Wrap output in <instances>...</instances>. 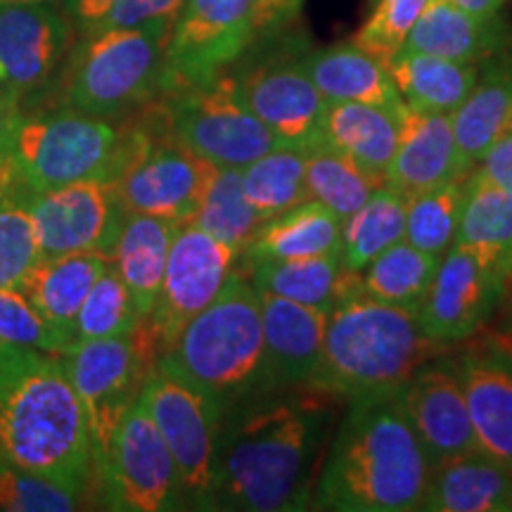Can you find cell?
Returning <instances> with one entry per match:
<instances>
[{
	"label": "cell",
	"mask_w": 512,
	"mask_h": 512,
	"mask_svg": "<svg viewBox=\"0 0 512 512\" xmlns=\"http://www.w3.org/2000/svg\"><path fill=\"white\" fill-rule=\"evenodd\" d=\"M432 463L394 392L347 403L332 432L311 510H420Z\"/></svg>",
	"instance_id": "2"
},
{
	"label": "cell",
	"mask_w": 512,
	"mask_h": 512,
	"mask_svg": "<svg viewBox=\"0 0 512 512\" xmlns=\"http://www.w3.org/2000/svg\"><path fill=\"white\" fill-rule=\"evenodd\" d=\"M112 5L114 0H62V8L72 19L76 36L91 34Z\"/></svg>",
	"instance_id": "47"
},
{
	"label": "cell",
	"mask_w": 512,
	"mask_h": 512,
	"mask_svg": "<svg viewBox=\"0 0 512 512\" xmlns=\"http://www.w3.org/2000/svg\"><path fill=\"white\" fill-rule=\"evenodd\" d=\"M479 451L512 472V342L491 335L453 358Z\"/></svg>",
	"instance_id": "20"
},
{
	"label": "cell",
	"mask_w": 512,
	"mask_h": 512,
	"mask_svg": "<svg viewBox=\"0 0 512 512\" xmlns=\"http://www.w3.org/2000/svg\"><path fill=\"white\" fill-rule=\"evenodd\" d=\"M0 458L83 498L95 489L86 413L57 354L0 344Z\"/></svg>",
	"instance_id": "3"
},
{
	"label": "cell",
	"mask_w": 512,
	"mask_h": 512,
	"mask_svg": "<svg viewBox=\"0 0 512 512\" xmlns=\"http://www.w3.org/2000/svg\"><path fill=\"white\" fill-rule=\"evenodd\" d=\"M83 496L53 479L36 475L0 458V510L5 512H72Z\"/></svg>",
	"instance_id": "42"
},
{
	"label": "cell",
	"mask_w": 512,
	"mask_h": 512,
	"mask_svg": "<svg viewBox=\"0 0 512 512\" xmlns=\"http://www.w3.org/2000/svg\"><path fill=\"white\" fill-rule=\"evenodd\" d=\"M169 24L95 29L79 36L64 60L60 105L100 119H119L159 95Z\"/></svg>",
	"instance_id": "7"
},
{
	"label": "cell",
	"mask_w": 512,
	"mask_h": 512,
	"mask_svg": "<svg viewBox=\"0 0 512 512\" xmlns=\"http://www.w3.org/2000/svg\"><path fill=\"white\" fill-rule=\"evenodd\" d=\"M453 245L465 247L505 278L512 275V192L479 169L463 181V204Z\"/></svg>",
	"instance_id": "27"
},
{
	"label": "cell",
	"mask_w": 512,
	"mask_h": 512,
	"mask_svg": "<svg viewBox=\"0 0 512 512\" xmlns=\"http://www.w3.org/2000/svg\"><path fill=\"white\" fill-rule=\"evenodd\" d=\"M430 0H377L370 17L356 31L351 43L382 64L399 53Z\"/></svg>",
	"instance_id": "43"
},
{
	"label": "cell",
	"mask_w": 512,
	"mask_h": 512,
	"mask_svg": "<svg viewBox=\"0 0 512 512\" xmlns=\"http://www.w3.org/2000/svg\"><path fill=\"white\" fill-rule=\"evenodd\" d=\"M408 197L382 183L373 195L342 221L339 261L344 271L361 273L375 256L403 240Z\"/></svg>",
	"instance_id": "33"
},
{
	"label": "cell",
	"mask_w": 512,
	"mask_h": 512,
	"mask_svg": "<svg viewBox=\"0 0 512 512\" xmlns=\"http://www.w3.org/2000/svg\"><path fill=\"white\" fill-rule=\"evenodd\" d=\"M140 323V316L133 304L131 292L121 280L117 268L107 264L105 271L98 275L91 292L83 299L79 316L74 323L72 344L91 342V339L117 337L131 332Z\"/></svg>",
	"instance_id": "40"
},
{
	"label": "cell",
	"mask_w": 512,
	"mask_h": 512,
	"mask_svg": "<svg viewBox=\"0 0 512 512\" xmlns=\"http://www.w3.org/2000/svg\"><path fill=\"white\" fill-rule=\"evenodd\" d=\"M302 62L320 95L328 102H368L394 110L403 107L387 64L375 60L354 43L316 50Z\"/></svg>",
	"instance_id": "28"
},
{
	"label": "cell",
	"mask_w": 512,
	"mask_h": 512,
	"mask_svg": "<svg viewBox=\"0 0 512 512\" xmlns=\"http://www.w3.org/2000/svg\"><path fill=\"white\" fill-rule=\"evenodd\" d=\"M337 401L299 387L256 394L223 413L211 510H309Z\"/></svg>",
	"instance_id": "1"
},
{
	"label": "cell",
	"mask_w": 512,
	"mask_h": 512,
	"mask_svg": "<svg viewBox=\"0 0 512 512\" xmlns=\"http://www.w3.org/2000/svg\"><path fill=\"white\" fill-rule=\"evenodd\" d=\"M463 181L415 192L406 202L403 240L432 256H444L456 242Z\"/></svg>",
	"instance_id": "39"
},
{
	"label": "cell",
	"mask_w": 512,
	"mask_h": 512,
	"mask_svg": "<svg viewBox=\"0 0 512 512\" xmlns=\"http://www.w3.org/2000/svg\"><path fill=\"white\" fill-rule=\"evenodd\" d=\"M143 143V124H112L69 107L22 110L12 126L0 190L15 195L81 181L114 183Z\"/></svg>",
	"instance_id": "5"
},
{
	"label": "cell",
	"mask_w": 512,
	"mask_h": 512,
	"mask_svg": "<svg viewBox=\"0 0 512 512\" xmlns=\"http://www.w3.org/2000/svg\"><path fill=\"white\" fill-rule=\"evenodd\" d=\"M238 76L247 105L280 145L306 152L323 143V117L328 100L311 81L304 62L290 55L242 69Z\"/></svg>",
	"instance_id": "18"
},
{
	"label": "cell",
	"mask_w": 512,
	"mask_h": 512,
	"mask_svg": "<svg viewBox=\"0 0 512 512\" xmlns=\"http://www.w3.org/2000/svg\"><path fill=\"white\" fill-rule=\"evenodd\" d=\"M138 401L176 460L185 508L211 510L221 408L162 358L147 373Z\"/></svg>",
	"instance_id": "10"
},
{
	"label": "cell",
	"mask_w": 512,
	"mask_h": 512,
	"mask_svg": "<svg viewBox=\"0 0 512 512\" xmlns=\"http://www.w3.org/2000/svg\"><path fill=\"white\" fill-rule=\"evenodd\" d=\"M100 503L121 512L183 510L176 460L157 425L136 401L114 434L107 463L95 477Z\"/></svg>",
	"instance_id": "13"
},
{
	"label": "cell",
	"mask_w": 512,
	"mask_h": 512,
	"mask_svg": "<svg viewBox=\"0 0 512 512\" xmlns=\"http://www.w3.org/2000/svg\"><path fill=\"white\" fill-rule=\"evenodd\" d=\"M453 5L463 8L470 15L482 17V19H496L501 12L505 0H451Z\"/></svg>",
	"instance_id": "50"
},
{
	"label": "cell",
	"mask_w": 512,
	"mask_h": 512,
	"mask_svg": "<svg viewBox=\"0 0 512 512\" xmlns=\"http://www.w3.org/2000/svg\"><path fill=\"white\" fill-rule=\"evenodd\" d=\"M190 223L209 233L211 238L238 249L240 254L245 252L264 219L247 202L245 190H242V169L216 166Z\"/></svg>",
	"instance_id": "36"
},
{
	"label": "cell",
	"mask_w": 512,
	"mask_h": 512,
	"mask_svg": "<svg viewBox=\"0 0 512 512\" xmlns=\"http://www.w3.org/2000/svg\"><path fill=\"white\" fill-rule=\"evenodd\" d=\"M41 261L27 204L10 190H0V287H22Z\"/></svg>",
	"instance_id": "41"
},
{
	"label": "cell",
	"mask_w": 512,
	"mask_h": 512,
	"mask_svg": "<svg viewBox=\"0 0 512 512\" xmlns=\"http://www.w3.org/2000/svg\"><path fill=\"white\" fill-rule=\"evenodd\" d=\"M302 3L304 0H261V31L292 19Z\"/></svg>",
	"instance_id": "48"
},
{
	"label": "cell",
	"mask_w": 512,
	"mask_h": 512,
	"mask_svg": "<svg viewBox=\"0 0 512 512\" xmlns=\"http://www.w3.org/2000/svg\"><path fill=\"white\" fill-rule=\"evenodd\" d=\"M437 268L439 256L422 252L411 242L401 240L384 249L358 273V287L361 294L377 302L418 311Z\"/></svg>",
	"instance_id": "35"
},
{
	"label": "cell",
	"mask_w": 512,
	"mask_h": 512,
	"mask_svg": "<svg viewBox=\"0 0 512 512\" xmlns=\"http://www.w3.org/2000/svg\"><path fill=\"white\" fill-rule=\"evenodd\" d=\"M157 102L171 136L214 166L242 169L280 147L271 128L247 105L238 76L230 72L157 95Z\"/></svg>",
	"instance_id": "9"
},
{
	"label": "cell",
	"mask_w": 512,
	"mask_h": 512,
	"mask_svg": "<svg viewBox=\"0 0 512 512\" xmlns=\"http://www.w3.org/2000/svg\"><path fill=\"white\" fill-rule=\"evenodd\" d=\"M403 110L406 105L394 110L368 102H328L323 117V143L384 181L399 145Z\"/></svg>",
	"instance_id": "25"
},
{
	"label": "cell",
	"mask_w": 512,
	"mask_h": 512,
	"mask_svg": "<svg viewBox=\"0 0 512 512\" xmlns=\"http://www.w3.org/2000/svg\"><path fill=\"white\" fill-rule=\"evenodd\" d=\"M240 252L211 238L192 223L178 226L166 256L150 328L155 330L162 354L185 325L219 297L240 266Z\"/></svg>",
	"instance_id": "15"
},
{
	"label": "cell",
	"mask_w": 512,
	"mask_h": 512,
	"mask_svg": "<svg viewBox=\"0 0 512 512\" xmlns=\"http://www.w3.org/2000/svg\"><path fill=\"white\" fill-rule=\"evenodd\" d=\"M448 117L460 159L472 171L484 152L512 131V69H491Z\"/></svg>",
	"instance_id": "32"
},
{
	"label": "cell",
	"mask_w": 512,
	"mask_h": 512,
	"mask_svg": "<svg viewBox=\"0 0 512 512\" xmlns=\"http://www.w3.org/2000/svg\"><path fill=\"white\" fill-rule=\"evenodd\" d=\"M242 268L249 273L256 290L323 311L335 306L339 275H342L339 254L256 261L249 266L242 264Z\"/></svg>",
	"instance_id": "34"
},
{
	"label": "cell",
	"mask_w": 512,
	"mask_h": 512,
	"mask_svg": "<svg viewBox=\"0 0 512 512\" xmlns=\"http://www.w3.org/2000/svg\"><path fill=\"white\" fill-rule=\"evenodd\" d=\"M41 259L102 252L110 256L126 209L110 181H81L24 192Z\"/></svg>",
	"instance_id": "16"
},
{
	"label": "cell",
	"mask_w": 512,
	"mask_h": 512,
	"mask_svg": "<svg viewBox=\"0 0 512 512\" xmlns=\"http://www.w3.org/2000/svg\"><path fill=\"white\" fill-rule=\"evenodd\" d=\"M505 280L494 266L453 245L439 259L430 290L415 311L422 332L444 347L477 337L496 318Z\"/></svg>",
	"instance_id": "17"
},
{
	"label": "cell",
	"mask_w": 512,
	"mask_h": 512,
	"mask_svg": "<svg viewBox=\"0 0 512 512\" xmlns=\"http://www.w3.org/2000/svg\"><path fill=\"white\" fill-rule=\"evenodd\" d=\"M242 190L264 221L306 202L304 152L280 145L242 166Z\"/></svg>",
	"instance_id": "38"
},
{
	"label": "cell",
	"mask_w": 512,
	"mask_h": 512,
	"mask_svg": "<svg viewBox=\"0 0 512 512\" xmlns=\"http://www.w3.org/2000/svg\"><path fill=\"white\" fill-rule=\"evenodd\" d=\"M0 344L60 356L64 344L19 287H0Z\"/></svg>",
	"instance_id": "44"
},
{
	"label": "cell",
	"mask_w": 512,
	"mask_h": 512,
	"mask_svg": "<svg viewBox=\"0 0 512 512\" xmlns=\"http://www.w3.org/2000/svg\"><path fill=\"white\" fill-rule=\"evenodd\" d=\"M304 178L309 200L328 207L339 221L354 214L384 183L328 143H318L304 152Z\"/></svg>",
	"instance_id": "37"
},
{
	"label": "cell",
	"mask_w": 512,
	"mask_h": 512,
	"mask_svg": "<svg viewBox=\"0 0 512 512\" xmlns=\"http://www.w3.org/2000/svg\"><path fill=\"white\" fill-rule=\"evenodd\" d=\"M439 351L444 344L422 332L415 311L354 294L328 311L318 368L306 387L337 403L394 392Z\"/></svg>",
	"instance_id": "4"
},
{
	"label": "cell",
	"mask_w": 512,
	"mask_h": 512,
	"mask_svg": "<svg viewBox=\"0 0 512 512\" xmlns=\"http://www.w3.org/2000/svg\"><path fill=\"white\" fill-rule=\"evenodd\" d=\"M432 467L479 451L456 363L432 358L396 389Z\"/></svg>",
	"instance_id": "19"
},
{
	"label": "cell",
	"mask_w": 512,
	"mask_h": 512,
	"mask_svg": "<svg viewBox=\"0 0 512 512\" xmlns=\"http://www.w3.org/2000/svg\"><path fill=\"white\" fill-rule=\"evenodd\" d=\"M3 3H41V0H0V5Z\"/></svg>",
	"instance_id": "52"
},
{
	"label": "cell",
	"mask_w": 512,
	"mask_h": 512,
	"mask_svg": "<svg viewBox=\"0 0 512 512\" xmlns=\"http://www.w3.org/2000/svg\"><path fill=\"white\" fill-rule=\"evenodd\" d=\"M155 100L152 105L147 102V110L138 117L143 143L114 188L126 211L190 223L216 166L171 136Z\"/></svg>",
	"instance_id": "11"
},
{
	"label": "cell",
	"mask_w": 512,
	"mask_h": 512,
	"mask_svg": "<svg viewBox=\"0 0 512 512\" xmlns=\"http://www.w3.org/2000/svg\"><path fill=\"white\" fill-rule=\"evenodd\" d=\"M475 169L482 171L491 183L512 192V131L484 152Z\"/></svg>",
	"instance_id": "46"
},
{
	"label": "cell",
	"mask_w": 512,
	"mask_h": 512,
	"mask_svg": "<svg viewBox=\"0 0 512 512\" xmlns=\"http://www.w3.org/2000/svg\"><path fill=\"white\" fill-rule=\"evenodd\" d=\"M498 46L501 31L496 19L470 15L451 0H430L401 50L479 64L496 53Z\"/></svg>",
	"instance_id": "31"
},
{
	"label": "cell",
	"mask_w": 512,
	"mask_h": 512,
	"mask_svg": "<svg viewBox=\"0 0 512 512\" xmlns=\"http://www.w3.org/2000/svg\"><path fill=\"white\" fill-rule=\"evenodd\" d=\"M259 31L261 0H185L166 43L159 95L226 72Z\"/></svg>",
	"instance_id": "12"
},
{
	"label": "cell",
	"mask_w": 512,
	"mask_h": 512,
	"mask_svg": "<svg viewBox=\"0 0 512 512\" xmlns=\"http://www.w3.org/2000/svg\"><path fill=\"white\" fill-rule=\"evenodd\" d=\"M110 264V256L102 252H79L55 259H41L19 287L34 309L41 313L48 328L64 344L72 347L74 323L79 316L83 299L91 292L98 275ZM62 351V354H64Z\"/></svg>",
	"instance_id": "23"
},
{
	"label": "cell",
	"mask_w": 512,
	"mask_h": 512,
	"mask_svg": "<svg viewBox=\"0 0 512 512\" xmlns=\"http://www.w3.org/2000/svg\"><path fill=\"white\" fill-rule=\"evenodd\" d=\"M57 0L0 5V91L27 107L60 76L76 29Z\"/></svg>",
	"instance_id": "14"
},
{
	"label": "cell",
	"mask_w": 512,
	"mask_h": 512,
	"mask_svg": "<svg viewBox=\"0 0 512 512\" xmlns=\"http://www.w3.org/2000/svg\"><path fill=\"white\" fill-rule=\"evenodd\" d=\"M420 510L512 512V472L482 451L432 467Z\"/></svg>",
	"instance_id": "24"
},
{
	"label": "cell",
	"mask_w": 512,
	"mask_h": 512,
	"mask_svg": "<svg viewBox=\"0 0 512 512\" xmlns=\"http://www.w3.org/2000/svg\"><path fill=\"white\" fill-rule=\"evenodd\" d=\"M264 323V394L311 382L323 349L328 311L261 292Z\"/></svg>",
	"instance_id": "21"
},
{
	"label": "cell",
	"mask_w": 512,
	"mask_h": 512,
	"mask_svg": "<svg viewBox=\"0 0 512 512\" xmlns=\"http://www.w3.org/2000/svg\"><path fill=\"white\" fill-rule=\"evenodd\" d=\"M183 3L185 0H114L95 29H133L150 27V24L174 27Z\"/></svg>",
	"instance_id": "45"
},
{
	"label": "cell",
	"mask_w": 512,
	"mask_h": 512,
	"mask_svg": "<svg viewBox=\"0 0 512 512\" xmlns=\"http://www.w3.org/2000/svg\"><path fill=\"white\" fill-rule=\"evenodd\" d=\"M403 105L418 112L451 114L479 81L475 62L399 50L387 64Z\"/></svg>",
	"instance_id": "30"
},
{
	"label": "cell",
	"mask_w": 512,
	"mask_h": 512,
	"mask_svg": "<svg viewBox=\"0 0 512 512\" xmlns=\"http://www.w3.org/2000/svg\"><path fill=\"white\" fill-rule=\"evenodd\" d=\"M178 226L183 223L159 219V216L126 211L117 240L112 247V266L131 292L140 320L150 318L162 287L166 256Z\"/></svg>",
	"instance_id": "26"
},
{
	"label": "cell",
	"mask_w": 512,
	"mask_h": 512,
	"mask_svg": "<svg viewBox=\"0 0 512 512\" xmlns=\"http://www.w3.org/2000/svg\"><path fill=\"white\" fill-rule=\"evenodd\" d=\"M22 110L24 107L19 105L15 98H10L8 93L0 91V171H3V164H5V152H8L12 126H15V121Z\"/></svg>",
	"instance_id": "49"
},
{
	"label": "cell",
	"mask_w": 512,
	"mask_h": 512,
	"mask_svg": "<svg viewBox=\"0 0 512 512\" xmlns=\"http://www.w3.org/2000/svg\"><path fill=\"white\" fill-rule=\"evenodd\" d=\"M496 316H498V335H503L505 339H510L512 342V275L505 280L503 299H501V306H498Z\"/></svg>",
	"instance_id": "51"
},
{
	"label": "cell",
	"mask_w": 512,
	"mask_h": 512,
	"mask_svg": "<svg viewBox=\"0 0 512 512\" xmlns=\"http://www.w3.org/2000/svg\"><path fill=\"white\" fill-rule=\"evenodd\" d=\"M467 176L470 169L460 159L451 117L406 107L401 117L399 145L384 174V183L411 197L437 185L465 181Z\"/></svg>",
	"instance_id": "22"
},
{
	"label": "cell",
	"mask_w": 512,
	"mask_h": 512,
	"mask_svg": "<svg viewBox=\"0 0 512 512\" xmlns=\"http://www.w3.org/2000/svg\"><path fill=\"white\" fill-rule=\"evenodd\" d=\"M162 356L155 330L147 320L117 337L72 344L60 354L72 387L86 413L95 477L107 463L114 434L143 389L145 377Z\"/></svg>",
	"instance_id": "8"
},
{
	"label": "cell",
	"mask_w": 512,
	"mask_h": 512,
	"mask_svg": "<svg viewBox=\"0 0 512 512\" xmlns=\"http://www.w3.org/2000/svg\"><path fill=\"white\" fill-rule=\"evenodd\" d=\"M159 358L200 387L221 413L264 394L261 297L242 264Z\"/></svg>",
	"instance_id": "6"
},
{
	"label": "cell",
	"mask_w": 512,
	"mask_h": 512,
	"mask_svg": "<svg viewBox=\"0 0 512 512\" xmlns=\"http://www.w3.org/2000/svg\"><path fill=\"white\" fill-rule=\"evenodd\" d=\"M339 245L342 221L320 202L306 200L261 223L240 261L249 266L256 261L339 254Z\"/></svg>",
	"instance_id": "29"
}]
</instances>
